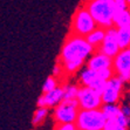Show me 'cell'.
<instances>
[{"mask_svg":"<svg viewBox=\"0 0 130 130\" xmlns=\"http://www.w3.org/2000/svg\"><path fill=\"white\" fill-rule=\"evenodd\" d=\"M112 70L124 83L130 82V48L120 49L112 58Z\"/></svg>","mask_w":130,"mask_h":130,"instance_id":"7","label":"cell"},{"mask_svg":"<svg viewBox=\"0 0 130 130\" xmlns=\"http://www.w3.org/2000/svg\"><path fill=\"white\" fill-rule=\"evenodd\" d=\"M76 101L80 109H96L101 108L102 106L100 91L83 86H80L76 95Z\"/></svg>","mask_w":130,"mask_h":130,"instance_id":"8","label":"cell"},{"mask_svg":"<svg viewBox=\"0 0 130 130\" xmlns=\"http://www.w3.org/2000/svg\"><path fill=\"white\" fill-rule=\"evenodd\" d=\"M114 4H115V7L117 11L120 9H124V8H128V5H127V0H114Z\"/></svg>","mask_w":130,"mask_h":130,"instance_id":"25","label":"cell"},{"mask_svg":"<svg viewBox=\"0 0 130 130\" xmlns=\"http://www.w3.org/2000/svg\"><path fill=\"white\" fill-rule=\"evenodd\" d=\"M75 130H79V129H75Z\"/></svg>","mask_w":130,"mask_h":130,"instance_id":"29","label":"cell"},{"mask_svg":"<svg viewBox=\"0 0 130 130\" xmlns=\"http://www.w3.org/2000/svg\"><path fill=\"white\" fill-rule=\"evenodd\" d=\"M86 67L96 70V72L106 69V68H112V59L99 51H94L86 61Z\"/></svg>","mask_w":130,"mask_h":130,"instance_id":"12","label":"cell"},{"mask_svg":"<svg viewBox=\"0 0 130 130\" xmlns=\"http://www.w3.org/2000/svg\"><path fill=\"white\" fill-rule=\"evenodd\" d=\"M76 127L74 123H56L55 130H75Z\"/></svg>","mask_w":130,"mask_h":130,"instance_id":"23","label":"cell"},{"mask_svg":"<svg viewBox=\"0 0 130 130\" xmlns=\"http://www.w3.org/2000/svg\"><path fill=\"white\" fill-rule=\"evenodd\" d=\"M124 83L117 75L111 76L106 82L104 88L101 91V100L102 104L107 103H120L122 99V93L124 89Z\"/></svg>","mask_w":130,"mask_h":130,"instance_id":"6","label":"cell"},{"mask_svg":"<svg viewBox=\"0 0 130 130\" xmlns=\"http://www.w3.org/2000/svg\"><path fill=\"white\" fill-rule=\"evenodd\" d=\"M104 35H106V28H102L97 26L95 29H93L90 33L86 36V40L89 42V45H91L96 49L102 43L103 39H104Z\"/></svg>","mask_w":130,"mask_h":130,"instance_id":"13","label":"cell"},{"mask_svg":"<svg viewBox=\"0 0 130 130\" xmlns=\"http://www.w3.org/2000/svg\"><path fill=\"white\" fill-rule=\"evenodd\" d=\"M90 13L99 27L109 28L114 26L116 7L114 0H87L83 5Z\"/></svg>","mask_w":130,"mask_h":130,"instance_id":"2","label":"cell"},{"mask_svg":"<svg viewBox=\"0 0 130 130\" xmlns=\"http://www.w3.org/2000/svg\"><path fill=\"white\" fill-rule=\"evenodd\" d=\"M97 51L106 54L109 58H114L120 51L117 43V39H116V28L114 26L109 28H106V35L103 39L102 43L99 46Z\"/></svg>","mask_w":130,"mask_h":130,"instance_id":"10","label":"cell"},{"mask_svg":"<svg viewBox=\"0 0 130 130\" xmlns=\"http://www.w3.org/2000/svg\"><path fill=\"white\" fill-rule=\"evenodd\" d=\"M115 130H129V128H125V127H121V125H118L117 124V127H116Z\"/></svg>","mask_w":130,"mask_h":130,"instance_id":"26","label":"cell"},{"mask_svg":"<svg viewBox=\"0 0 130 130\" xmlns=\"http://www.w3.org/2000/svg\"><path fill=\"white\" fill-rule=\"evenodd\" d=\"M127 99H128V102L127 103H130V91L128 93V95H127Z\"/></svg>","mask_w":130,"mask_h":130,"instance_id":"27","label":"cell"},{"mask_svg":"<svg viewBox=\"0 0 130 130\" xmlns=\"http://www.w3.org/2000/svg\"><path fill=\"white\" fill-rule=\"evenodd\" d=\"M130 26V8L116 11L114 15V27L121 28Z\"/></svg>","mask_w":130,"mask_h":130,"instance_id":"14","label":"cell"},{"mask_svg":"<svg viewBox=\"0 0 130 130\" xmlns=\"http://www.w3.org/2000/svg\"><path fill=\"white\" fill-rule=\"evenodd\" d=\"M96 27L97 24L85 6H80L76 9L70 22V33L86 38Z\"/></svg>","mask_w":130,"mask_h":130,"instance_id":"4","label":"cell"},{"mask_svg":"<svg viewBox=\"0 0 130 130\" xmlns=\"http://www.w3.org/2000/svg\"><path fill=\"white\" fill-rule=\"evenodd\" d=\"M116 39L120 49L129 48L130 46V26L116 28Z\"/></svg>","mask_w":130,"mask_h":130,"instance_id":"15","label":"cell"},{"mask_svg":"<svg viewBox=\"0 0 130 130\" xmlns=\"http://www.w3.org/2000/svg\"><path fill=\"white\" fill-rule=\"evenodd\" d=\"M77 73H79V82L81 86L93 88V89L100 91V93L102 91L107 81L101 79V76L99 75V73L96 70L83 66Z\"/></svg>","mask_w":130,"mask_h":130,"instance_id":"9","label":"cell"},{"mask_svg":"<svg viewBox=\"0 0 130 130\" xmlns=\"http://www.w3.org/2000/svg\"><path fill=\"white\" fill-rule=\"evenodd\" d=\"M101 110L107 120H114L121 112V107L118 103H107V104L101 106Z\"/></svg>","mask_w":130,"mask_h":130,"instance_id":"16","label":"cell"},{"mask_svg":"<svg viewBox=\"0 0 130 130\" xmlns=\"http://www.w3.org/2000/svg\"><path fill=\"white\" fill-rule=\"evenodd\" d=\"M121 107V112L130 121V103H124Z\"/></svg>","mask_w":130,"mask_h":130,"instance_id":"24","label":"cell"},{"mask_svg":"<svg viewBox=\"0 0 130 130\" xmlns=\"http://www.w3.org/2000/svg\"><path fill=\"white\" fill-rule=\"evenodd\" d=\"M129 48H130V46H129Z\"/></svg>","mask_w":130,"mask_h":130,"instance_id":"30","label":"cell"},{"mask_svg":"<svg viewBox=\"0 0 130 130\" xmlns=\"http://www.w3.org/2000/svg\"><path fill=\"white\" fill-rule=\"evenodd\" d=\"M99 75L101 76V79H103L104 81H108L111 76H114L115 74H114V70H112V68H106V69H102V70H99Z\"/></svg>","mask_w":130,"mask_h":130,"instance_id":"21","label":"cell"},{"mask_svg":"<svg viewBox=\"0 0 130 130\" xmlns=\"http://www.w3.org/2000/svg\"><path fill=\"white\" fill-rule=\"evenodd\" d=\"M127 5H128V8H130V0H127Z\"/></svg>","mask_w":130,"mask_h":130,"instance_id":"28","label":"cell"},{"mask_svg":"<svg viewBox=\"0 0 130 130\" xmlns=\"http://www.w3.org/2000/svg\"><path fill=\"white\" fill-rule=\"evenodd\" d=\"M107 118L101 108L80 109L75 120V127L79 130H103Z\"/></svg>","mask_w":130,"mask_h":130,"instance_id":"3","label":"cell"},{"mask_svg":"<svg viewBox=\"0 0 130 130\" xmlns=\"http://www.w3.org/2000/svg\"><path fill=\"white\" fill-rule=\"evenodd\" d=\"M63 74H64V72H63V69H62V67H61V64L59 63H56L54 66V68H53V70H52V76L53 77H55V79H60V77H62L63 76Z\"/></svg>","mask_w":130,"mask_h":130,"instance_id":"22","label":"cell"},{"mask_svg":"<svg viewBox=\"0 0 130 130\" xmlns=\"http://www.w3.org/2000/svg\"><path fill=\"white\" fill-rule=\"evenodd\" d=\"M79 88H80V86L76 85V83H64L62 86V89H63V100L76 99Z\"/></svg>","mask_w":130,"mask_h":130,"instance_id":"18","label":"cell"},{"mask_svg":"<svg viewBox=\"0 0 130 130\" xmlns=\"http://www.w3.org/2000/svg\"><path fill=\"white\" fill-rule=\"evenodd\" d=\"M114 120H115L116 123H117L118 125H121V127H125V128L130 127V121L123 115V114H122V112H120V114L117 115V117L114 118Z\"/></svg>","mask_w":130,"mask_h":130,"instance_id":"20","label":"cell"},{"mask_svg":"<svg viewBox=\"0 0 130 130\" xmlns=\"http://www.w3.org/2000/svg\"><path fill=\"white\" fill-rule=\"evenodd\" d=\"M94 51L95 48L89 45L85 36L70 33L62 45L59 63L61 64L64 74L74 75L85 66L87 59Z\"/></svg>","mask_w":130,"mask_h":130,"instance_id":"1","label":"cell"},{"mask_svg":"<svg viewBox=\"0 0 130 130\" xmlns=\"http://www.w3.org/2000/svg\"><path fill=\"white\" fill-rule=\"evenodd\" d=\"M58 86H60L59 85V80L53 77V76H49V77H47V80L45 81V83L42 86V93H47V91L53 90Z\"/></svg>","mask_w":130,"mask_h":130,"instance_id":"19","label":"cell"},{"mask_svg":"<svg viewBox=\"0 0 130 130\" xmlns=\"http://www.w3.org/2000/svg\"><path fill=\"white\" fill-rule=\"evenodd\" d=\"M63 100V89L62 86H58L53 90L42 93L38 99V107H46V108H54Z\"/></svg>","mask_w":130,"mask_h":130,"instance_id":"11","label":"cell"},{"mask_svg":"<svg viewBox=\"0 0 130 130\" xmlns=\"http://www.w3.org/2000/svg\"><path fill=\"white\" fill-rule=\"evenodd\" d=\"M80 108L76 99L62 100L53 110V118L56 123H75Z\"/></svg>","mask_w":130,"mask_h":130,"instance_id":"5","label":"cell"},{"mask_svg":"<svg viewBox=\"0 0 130 130\" xmlns=\"http://www.w3.org/2000/svg\"><path fill=\"white\" fill-rule=\"evenodd\" d=\"M48 114H49V109L48 108H46V107H38L36 110L33 114V118H32V123H33V125L36 127V125L42 124L43 121L48 117Z\"/></svg>","mask_w":130,"mask_h":130,"instance_id":"17","label":"cell"}]
</instances>
